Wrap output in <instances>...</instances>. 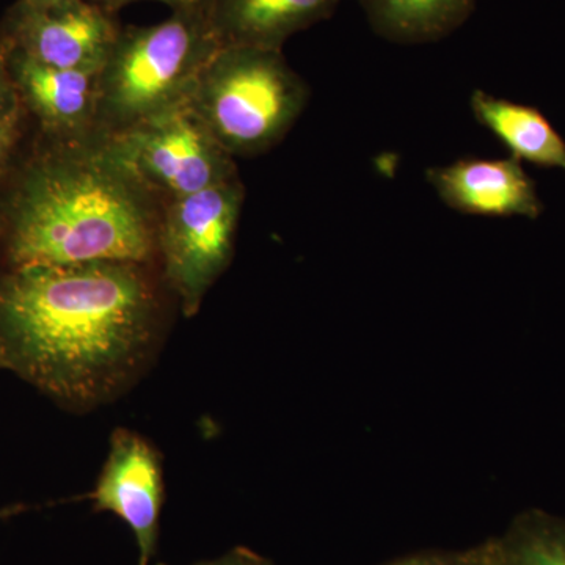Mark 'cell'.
Returning <instances> with one entry per match:
<instances>
[{"label":"cell","instance_id":"obj_8","mask_svg":"<svg viewBox=\"0 0 565 565\" xmlns=\"http://www.w3.org/2000/svg\"><path fill=\"white\" fill-rule=\"evenodd\" d=\"M98 512H110L128 525L139 548V563L150 565L158 545L163 505L161 456L147 438L129 429L111 434L109 455L88 494Z\"/></svg>","mask_w":565,"mask_h":565},{"label":"cell","instance_id":"obj_2","mask_svg":"<svg viewBox=\"0 0 565 565\" xmlns=\"http://www.w3.org/2000/svg\"><path fill=\"white\" fill-rule=\"evenodd\" d=\"M158 196L107 140H44L0 204L6 269L158 258Z\"/></svg>","mask_w":565,"mask_h":565},{"label":"cell","instance_id":"obj_21","mask_svg":"<svg viewBox=\"0 0 565 565\" xmlns=\"http://www.w3.org/2000/svg\"><path fill=\"white\" fill-rule=\"evenodd\" d=\"M24 2L33 3V6H51V3L61 2V0H24Z\"/></svg>","mask_w":565,"mask_h":565},{"label":"cell","instance_id":"obj_3","mask_svg":"<svg viewBox=\"0 0 565 565\" xmlns=\"http://www.w3.org/2000/svg\"><path fill=\"white\" fill-rule=\"evenodd\" d=\"M222 43L202 6L147 28L121 29L96 81L95 137L110 140L185 106Z\"/></svg>","mask_w":565,"mask_h":565},{"label":"cell","instance_id":"obj_15","mask_svg":"<svg viewBox=\"0 0 565 565\" xmlns=\"http://www.w3.org/2000/svg\"><path fill=\"white\" fill-rule=\"evenodd\" d=\"M492 561L490 539L467 548H429L414 552L384 565H487Z\"/></svg>","mask_w":565,"mask_h":565},{"label":"cell","instance_id":"obj_20","mask_svg":"<svg viewBox=\"0 0 565 565\" xmlns=\"http://www.w3.org/2000/svg\"><path fill=\"white\" fill-rule=\"evenodd\" d=\"M131 2H137V0H131ZM156 2L166 3L172 10L184 9V7L199 6L195 0H156Z\"/></svg>","mask_w":565,"mask_h":565},{"label":"cell","instance_id":"obj_13","mask_svg":"<svg viewBox=\"0 0 565 565\" xmlns=\"http://www.w3.org/2000/svg\"><path fill=\"white\" fill-rule=\"evenodd\" d=\"M371 28L394 43H433L473 13L476 0H359Z\"/></svg>","mask_w":565,"mask_h":565},{"label":"cell","instance_id":"obj_11","mask_svg":"<svg viewBox=\"0 0 565 565\" xmlns=\"http://www.w3.org/2000/svg\"><path fill=\"white\" fill-rule=\"evenodd\" d=\"M343 0H211L204 9L222 46L281 51L294 33L332 17Z\"/></svg>","mask_w":565,"mask_h":565},{"label":"cell","instance_id":"obj_23","mask_svg":"<svg viewBox=\"0 0 565 565\" xmlns=\"http://www.w3.org/2000/svg\"><path fill=\"white\" fill-rule=\"evenodd\" d=\"M2 233H3V223H2V217H0V239H2Z\"/></svg>","mask_w":565,"mask_h":565},{"label":"cell","instance_id":"obj_5","mask_svg":"<svg viewBox=\"0 0 565 565\" xmlns=\"http://www.w3.org/2000/svg\"><path fill=\"white\" fill-rule=\"evenodd\" d=\"M244 195L243 182L236 177L166 202L158 256L163 281L185 318L199 313L204 297L232 262Z\"/></svg>","mask_w":565,"mask_h":565},{"label":"cell","instance_id":"obj_22","mask_svg":"<svg viewBox=\"0 0 565 565\" xmlns=\"http://www.w3.org/2000/svg\"><path fill=\"white\" fill-rule=\"evenodd\" d=\"M195 2L199 3V6L206 7L211 0H195Z\"/></svg>","mask_w":565,"mask_h":565},{"label":"cell","instance_id":"obj_1","mask_svg":"<svg viewBox=\"0 0 565 565\" xmlns=\"http://www.w3.org/2000/svg\"><path fill=\"white\" fill-rule=\"evenodd\" d=\"M161 330L162 300L148 264L0 273V370L70 411H92L128 388Z\"/></svg>","mask_w":565,"mask_h":565},{"label":"cell","instance_id":"obj_17","mask_svg":"<svg viewBox=\"0 0 565 565\" xmlns=\"http://www.w3.org/2000/svg\"><path fill=\"white\" fill-rule=\"evenodd\" d=\"M25 114L0 122V180L9 174L22 139Z\"/></svg>","mask_w":565,"mask_h":565},{"label":"cell","instance_id":"obj_10","mask_svg":"<svg viewBox=\"0 0 565 565\" xmlns=\"http://www.w3.org/2000/svg\"><path fill=\"white\" fill-rule=\"evenodd\" d=\"M9 66L22 110L40 126L44 140L95 137L98 74L41 65L11 47Z\"/></svg>","mask_w":565,"mask_h":565},{"label":"cell","instance_id":"obj_9","mask_svg":"<svg viewBox=\"0 0 565 565\" xmlns=\"http://www.w3.org/2000/svg\"><path fill=\"white\" fill-rule=\"evenodd\" d=\"M426 180L441 202L460 214L537 218L544 212L533 178L512 156L430 167Z\"/></svg>","mask_w":565,"mask_h":565},{"label":"cell","instance_id":"obj_7","mask_svg":"<svg viewBox=\"0 0 565 565\" xmlns=\"http://www.w3.org/2000/svg\"><path fill=\"white\" fill-rule=\"evenodd\" d=\"M121 28L114 13L85 0L51 6L14 3L0 25L11 50L52 68L96 73L103 70Z\"/></svg>","mask_w":565,"mask_h":565},{"label":"cell","instance_id":"obj_12","mask_svg":"<svg viewBox=\"0 0 565 565\" xmlns=\"http://www.w3.org/2000/svg\"><path fill=\"white\" fill-rule=\"evenodd\" d=\"M470 106L479 125L489 129L516 161L565 170V140L541 110L482 90L473 92Z\"/></svg>","mask_w":565,"mask_h":565},{"label":"cell","instance_id":"obj_16","mask_svg":"<svg viewBox=\"0 0 565 565\" xmlns=\"http://www.w3.org/2000/svg\"><path fill=\"white\" fill-rule=\"evenodd\" d=\"M10 46L0 35V122L24 114L9 66Z\"/></svg>","mask_w":565,"mask_h":565},{"label":"cell","instance_id":"obj_4","mask_svg":"<svg viewBox=\"0 0 565 565\" xmlns=\"http://www.w3.org/2000/svg\"><path fill=\"white\" fill-rule=\"evenodd\" d=\"M310 90L281 51L222 46L195 82L188 107L233 158L280 143Z\"/></svg>","mask_w":565,"mask_h":565},{"label":"cell","instance_id":"obj_14","mask_svg":"<svg viewBox=\"0 0 565 565\" xmlns=\"http://www.w3.org/2000/svg\"><path fill=\"white\" fill-rule=\"evenodd\" d=\"M490 544L494 565H565V516L526 509Z\"/></svg>","mask_w":565,"mask_h":565},{"label":"cell","instance_id":"obj_24","mask_svg":"<svg viewBox=\"0 0 565 565\" xmlns=\"http://www.w3.org/2000/svg\"><path fill=\"white\" fill-rule=\"evenodd\" d=\"M490 545H492V544H490ZM487 565H494V563H493V557H492V561H490V563H489V564H487Z\"/></svg>","mask_w":565,"mask_h":565},{"label":"cell","instance_id":"obj_18","mask_svg":"<svg viewBox=\"0 0 565 565\" xmlns=\"http://www.w3.org/2000/svg\"><path fill=\"white\" fill-rule=\"evenodd\" d=\"M166 565V564H161ZM192 565H277L273 561L267 559L258 553L252 552V550L243 548L237 546L232 552L225 553V555L215 557V559L202 561Z\"/></svg>","mask_w":565,"mask_h":565},{"label":"cell","instance_id":"obj_19","mask_svg":"<svg viewBox=\"0 0 565 565\" xmlns=\"http://www.w3.org/2000/svg\"><path fill=\"white\" fill-rule=\"evenodd\" d=\"M85 2L93 3V6L102 7L103 10L114 13L121 9V7L131 3V0H85Z\"/></svg>","mask_w":565,"mask_h":565},{"label":"cell","instance_id":"obj_6","mask_svg":"<svg viewBox=\"0 0 565 565\" xmlns=\"http://www.w3.org/2000/svg\"><path fill=\"white\" fill-rule=\"evenodd\" d=\"M107 141L134 174L167 202L239 177L233 156L188 104Z\"/></svg>","mask_w":565,"mask_h":565}]
</instances>
